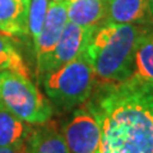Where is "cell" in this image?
Instances as JSON below:
<instances>
[{
    "instance_id": "obj_18",
    "label": "cell",
    "mask_w": 153,
    "mask_h": 153,
    "mask_svg": "<svg viewBox=\"0 0 153 153\" xmlns=\"http://www.w3.org/2000/svg\"><path fill=\"white\" fill-rule=\"evenodd\" d=\"M21 1H22L23 4H25L26 7H28V4H30V0H21Z\"/></svg>"
},
{
    "instance_id": "obj_2",
    "label": "cell",
    "mask_w": 153,
    "mask_h": 153,
    "mask_svg": "<svg viewBox=\"0 0 153 153\" xmlns=\"http://www.w3.org/2000/svg\"><path fill=\"white\" fill-rule=\"evenodd\" d=\"M142 26L103 23L92 32L87 52L96 85L120 83L134 75L135 46Z\"/></svg>"
},
{
    "instance_id": "obj_10",
    "label": "cell",
    "mask_w": 153,
    "mask_h": 153,
    "mask_svg": "<svg viewBox=\"0 0 153 153\" xmlns=\"http://www.w3.org/2000/svg\"><path fill=\"white\" fill-rule=\"evenodd\" d=\"M27 14L28 7L21 0H0V33L27 38Z\"/></svg>"
},
{
    "instance_id": "obj_15",
    "label": "cell",
    "mask_w": 153,
    "mask_h": 153,
    "mask_svg": "<svg viewBox=\"0 0 153 153\" xmlns=\"http://www.w3.org/2000/svg\"><path fill=\"white\" fill-rule=\"evenodd\" d=\"M50 0H30L28 4V14H27V27H28V37L31 38L35 46L38 36H40L42 25L45 22L47 8Z\"/></svg>"
},
{
    "instance_id": "obj_8",
    "label": "cell",
    "mask_w": 153,
    "mask_h": 153,
    "mask_svg": "<svg viewBox=\"0 0 153 153\" xmlns=\"http://www.w3.org/2000/svg\"><path fill=\"white\" fill-rule=\"evenodd\" d=\"M153 22L149 0H105V23L147 25Z\"/></svg>"
},
{
    "instance_id": "obj_16",
    "label": "cell",
    "mask_w": 153,
    "mask_h": 153,
    "mask_svg": "<svg viewBox=\"0 0 153 153\" xmlns=\"http://www.w3.org/2000/svg\"><path fill=\"white\" fill-rule=\"evenodd\" d=\"M0 153H25V146L0 147Z\"/></svg>"
},
{
    "instance_id": "obj_3",
    "label": "cell",
    "mask_w": 153,
    "mask_h": 153,
    "mask_svg": "<svg viewBox=\"0 0 153 153\" xmlns=\"http://www.w3.org/2000/svg\"><path fill=\"white\" fill-rule=\"evenodd\" d=\"M40 82L46 98L61 111H71L89 100L96 78L87 49L65 65L47 73Z\"/></svg>"
},
{
    "instance_id": "obj_7",
    "label": "cell",
    "mask_w": 153,
    "mask_h": 153,
    "mask_svg": "<svg viewBox=\"0 0 153 153\" xmlns=\"http://www.w3.org/2000/svg\"><path fill=\"white\" fill-rule=\"evenodd\" d=\"M68 22L66 0H50L40 36L33 46L37 63L55 47Z\"/></svg>"
},
{
    "instance_id": "obj_11",
    "label": "cell",
    "mask_w": 153,
    "mask_h": 153,
    "mask_svg": "<svg viewBox=\"0 0 153 153\" xmlns=\"http://www.w3.org/2000/svg\"><path fill=\"white\" fill-rule=\"evenodd\" d=\"M68 21L96 30L105 23V0H66Z\"/></svg>"
},
{
    "instance_id": "obj_6",
    "label": "cell",
    "mask_w": 153,
    "mask_h": 153,
    "mask_svg": "<svg viewBox=\"0 0 153 153\" xmlns=\"http://www.w3.org/2000/svg\"><path fill=\"white\" fill-rule=\"evenodd\" d=\"M63 135L69 153H97L101 130L87 105L74 110L63 128Z\"/></svg>"
},
{
    "instance_id": "obj_5",
    "label": "cell",
    "mask_w": 153,
    "mask_h": 153,
    "mask_svg": "<svg viewBox=\"0 0 153 153\" xmlns=\"http://www.w3.org/2000/svg\"><path fill=\"white\" fill-rule=\"evenodd\" d=\"M93 31L94 30L80 27L71 22L66 23L55 47L37 63L38 79L41 80L47 73L65 65L84 51L87 49L88 41Z\"/></svg>"
},
{
    "instance_id": "obj_1",
    "label": "cell",
    "mask_w": 153,
    "mask_h": 153,
    "mask_svg": "<svg viewBox=\"0 0 153 153\" xmlns=\"http://www.w3.org/2000/svg\"><path fill=\"white\" fill-rule=\"evenodd\" d=\"M85 105L97 119V153H153V83L133 75L96 85Z\"/></svg>"
},
{
    "instance_id": "obj_9",
    "label": "cell",
    "mask_w": 153,
    "mask_h": 153,
    "mask_svg": "<svg viewBox=\"0 0 153 153\" xmlns=\"http://www.w3.org/2000/svg\"><path fill=\"white\" fill-rule=\"evenodd\" d=\"M25 153H69L64 135L55 124L33 125L25 143Z\"/></svg>"
},
{
    "instance_id": "obj_12",
    "label": "cell",
    "mask_w": 153,
    "mask_h": 153,
    "mask_svg": "<svg viewBox=\"0 0 153 153\" xmlns=\"http://www.w3.org/2000/svg\"><path fill=\"white\" fill-rule=\"evenodd\" d=\"M134 75L153 83V22L143 25L138 36Z\"/></svg>"
},
{
    "instance_id": "obj_17",
    "label": "cell",
    "mask_w": 153,
    "mask_h": 153,
    "mask_svg": "<svg viewBox=\"0 0 153 153\" xmlns=\"http://www.w3.org/2000/svg\"><path fill=\"white\" fill-rule=\"evenodd\" d=\"M149 8H151V13H152V17H153V0H149Z\"/></svg>"
},
{
    "instance_id": "obj_14",
    "label": "cell",
    "mask_w": 153,
    "mask_h": 153,
    "mask_svg": "<svg viewBox=\"0 0 153 153\" xmlns=\"http://www.w3.org/2000/svg\"><path fill=\"white\" fill-rule=\"evenodd\" d=\"M1 70H12L23 75H30L23 57L14 45L12 37L4 33H0V71Z\"/></svg>"
},
{
    "instance_id": "obj_4",
    "label": "cell",
    "mask_w": 153,
    "mask_h": 153,
    "mask_svg": "<svg viewBox=\"0 0 153 153\" xmlns=\"http://www.w3.org/2000/svg\"><path fill=\"white\" fill-rule=\"evenodd\" d=\"M0 107L31 125H41L52 117V105L30 75L12 70L0 71Z\"/></svg>"
},
{
    "instance_id": "obj_13",
    "label": "cell",
    "mask_w": 153,
    "mask_h": 153,
    "mask_svg": "<svg viewBox=\"0 0 153 153\" xmlns=\"http://www.w3.org/2000/svg\"><path fill=\"white\" fill-rule=\"evenodd\" d=\"M33 125L0 107V147L25 146Z\"/></svg>"
}]
</instances>
